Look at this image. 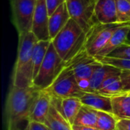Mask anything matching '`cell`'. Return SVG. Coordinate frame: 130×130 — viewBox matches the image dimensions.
Wrapping results in <instances>:
<instances>
[{
  "mask_svg": "<svg viewBox=\"0 0 130 130\" xmlns=\"http://www.w3.org/2000/svg\"><path fill=\"white\" fill-rule=\"evenodd\" d=\"M66 0H46L49 15L50 16L62 4L66 2Z\"/></svg>",
  "mask_w": 130,
  "mask_h": 130,
  "instance_id": "cell-28",
  "label": "cell"
},
{
  "mask_svg": "<svg viewBox=\"0 0 130 130\" xmlns=\"http://www.w3.org/2000/svg\"><path fill=\"white\" fill-rule=\"evenodd\" d=\"M117 130H118V129H117Z\"/></svg>",
  "mask_w": 130,
  "mask_h": 130,
  "instance_id": "cell-33",
  "label": "cell"
},
{
  "mask_svg": "<svg viewBox=\"0 0 130 130\" xmlns=\"http://www.w3.org/2000/svg\"><path fill=\"white\" fill-rule=\"evenodd\" d=\"M66 63L72 67L76 80L81 89L85 92H88L90 78L96 69L102 63L94 56L89 55L85 48Z\"/></svg>",
  "mask_w": 130,
  "mask_h": 130,
  "instance_id": "cell-6",
  "label": "cell"
},
{
  "mask_svg": "<svg viewBox=\"0 0 130 130\" xmlns=\"http://www.w3.org/2000/svg\"><path fill=\"white\" fill-rule=\"evenodd\" d=\"M129 1H130V0H129Z\"/></svg>",
  "mask_w": 130,
  "mask_h": 130,
  "instance_id": "cell-34",
  "label": "cell"
},
{
  "mask_svg": "<svg viewBox=\"0 0 130 130\" xmlns=\"http://www.w3.org/2000/svg\"><path fill=\"white\" fill-rule=\"evenodd\" d=\"M71 19L66 2L62 4L49 18L50 37L52 40Z\"/></svg>",
  "mask_w": 130,
  "mask_h": 130,
  "instance_id": "cell-14",
  "label": "cell"
},
{
  "mask_svg": "<svg viewBox=\"0 0 130 130\" xmlns=\"http://www.w3.org/2000/svg\"><path fill=\"white\" fill-rule=\"evenodd\" d=\"M121 25L122 24H95L86 33L85 48L88 53L95 57L107 44L113 32Z\"/></svg>",
  "mask_w": 130,
  "mask_h": 130,
  "instance_id": "cell-8",
  "label": "cell"
},
{
  "mask_svg": "<svg viewBox=\"0 0 130 130\" xmlns=\"http://www.w3.org/2000/svg\"><path fill=\"white\" fill-rule=\"evenodd\" d=\"M37 0H11L13 23L18 35L31 31Z\"/></svg>",
  "mask_w": 130,
  "mask_h": 130,
  "instance_id": "cell-9",
  "label": "cell"
},
{
  "mask_svg": "<svg viewBox=\"0 0 130 130\" xmlns=\"http://www.w3.org/2000/svg\"><path fill=\"white\" fill-rule=\"evenodd\" d=\"M121 72L122 70L115 66L102 63L96 69L91 78H90L88 92L98 93L101 86L107 78L114 75L121 74Z\"/></svg>",
  "mask_w": 130,
  "mask_h": 130,
  "instance_id": "cell-15",
  "label": "cell"
},
{
  "mask_svg": "<svg viewBox=\"0 0 130 130\" xmlns=\"http://www.w3.org/2000/svg\"><path fill=\"white\" fill-rule=\"evenodd\" d=\"M37 41V38L31 31L19 35L18 56L13 70L11 85L18 88L33 86L34 66L32 55L34 47Z\"/></svg>",
  "mask_w": 130,
  "mask_h": 130,
  "instance_id": "cell-2",
  "label": "cell"
},
{
  "mask_svg": "<svg viewBox=\"0 0 130 130\" xmlns=\"http://www.w3.org/2000/svg\"><path fill=\"white\" fill-rule=\"evenodd\" d=\"M72 130H100L96 127L92 126H77V125H72Z\"/></svg>",
  "mask_w": 130,
  "mask_h": 130,
  "instance_id": "cell-31",
  "label": "cell"
},
{
  "mask_svg": "<svg viewBox=\"0 0 130 130\" xmlns=\"http://www.w3.org/2000/svg\"><path fill=\"white\" fill-rule=\"evenodd\" d=\"M95 58L103 64L111 65L121 70H129L130 71L129 59H117V58H113L110 56H104V57L95 56Z\"/></svg>",
  "mask_w": 130,
  "mask_h": 130,
  "instance_id": "cell-25",
  "label": "cell"
},
{
  "mask_svg": "<svg viewBox=\"0 0 130 130\" xmlns=\"http://www.w3.org/2000/svg\"><path fill=\"white\" fill-rule=\"evenodd\" d=\"M49 18L46 0H37L31 32L34 33L38 40H51L49 31Z\"/></svg>",
  "mask_w": 130,
  "mask_h": 130,
  "instance_id": "cell-10",
  "label": "cell"
},
{
  "mask_svg": "<svg viewBox=\"0 0 130 130\" xmlns=\"http://www.w3.org/2000/svg\"><path fill=\"white\" fill-rule=\"evenodd\" d=\"M52 102L56 105V107L70 123V125H74L75 120L83 105L80 98H67L60 99L52 97Z\"/></svg>",
  "mask_w": 130,
  "mask_h": 130,
  "instance_id": "cell-12",
  "label": "cell"
},
{
  "mask_svg": "<svg viewBox=\"0 0 130 130\" xmlns=\"http://www.w3.org/2000/svg\"><path fill=\"white\" fill-rule=\"evenodd\" d=\"M29 130H50L45 123L30 121L29 124Z\"/></svg>",
  "mask_w": 130,
  "mask_h": 130,
  "instance_id": "cell-29",
  "label": "cell"
},
{
  "mask_svg": "<svg viewBox=\"0 0 130 130\" xmlns=\"http://www.w3.org/2000/svg\"><path fill=\"white\" fill-rule=\"evenodd\" d=\"M66 66V62L59 56L51 42L33 85L40 90L46 89L53 83Z\"/></svg>",
  "mask_w": 130,
  "mask_h": 130,
  "instance_id": "cell-4",
  "label": "cell"
},
{
  "mask_svg": "<svg viewBox=\"0 0 130 130\" xmlns=\"http://www.w3.org/2000/svg\"><path fill=\"white\" fill-rule=\"evenodd\" d=\"M118 130H130V120H119L117 123Z\"/></svg>",
  "mask_w": 130,
  "mask_h": 130,
  "instance_id": "cell-30",
  "label": "cell"
},
{
  "mask_svg": "<svg viewBox=\"0 0 130 130\" xmlns=\"http://www.w3.org/2000/svg\"><path fill=\"white\" fill-rule=\"evenodd\" d=\"M113 114L119 120H130V94L123 93L111 97Z\"/></svg>",
  "mask_w": 130,
  "mask_h": 130,
  "instance_id": "cell-18",
  "label": "cell"
},
{
  "mask_svg": "<svg viewBox=\"0 0 130 130\" xmlns=\"http://www.w3.org/2000/svg\"><path fill=\"white\" fill-rule=\"evenodd\" d=\"M98 122L96 128L100 130H117L119 119L113 113L105 111L98 112Z\"/></svg>",
  "mask_w": 130,
  "mask_h": 130,
  "instance_id": "cell-23",
  "label": "cell"
},
{
  "mask_svg": "<svg viewBox=\"0 0 130 130\" xmlns=\"http://www.w3.org/2000/svg\"><path fill=\"white\" fill-rule=\"evenodd\" d=\"M108 56L130 60V44L126 43L122 44L116 50H114L113 52H111Z\"/></svg>",
  "mask_w": 130,
  "mask_h": 130,
  "instance_id": "cell-26",
  "label": "cell"
},
{
  "mask_svg": "<svg viewBox=\"0 0 130 130\" xmlns=\"http://www.w3.org/2000/svg\"><path fill=\"white\" fill-rule=\"evenodd\" d=\"M80 100L84 105L88 106L99 111H105L113 113L111 97L96 92H85L80 98Z\"/></svg>",
  "mask_w": 130,
  "mask_h": 130,
  "instance_id": "cell-16",
  "label": "cell"
},
{
  "mask_svg": "<svg viewBox=\"0 0 130 130\" xmlns=\"http://www.w3.org/2000/svg\"><path fill=\"white\" fill-rule=\"evenodd\" d=\"M40 89L35 86L18 88L11 85L5 103L7 130H27L33 107Z\"/></svg>",
  "mask_w": 130,
  "mask_h": 130,
  "instance_id": "cell-1",
  "label": "cell"
},
{
  "mask_svg": "<svg viewBox=\"0 0 130 130\" xmlns=\"http://www.w3.org/2000/svg\"><path fill=\"white\" fill-rule=\"evenodd\" d=\"M126 43L130 44V30H129V34H128V35H127V38H126Z\"/></svg>",
  "mask_w": 130,
  "mask_h": 130,
  "instance_id": "cell-32",
  "label": "cell"
},
{
  "mask_svg": "<svg viewBox=\"0 0 130 130\" xmlns=\"http://www.w3.org/2000/svg\"><path fill=\"white\" fill-rule=\"evenodd\" d=\"M66 2L71 18L85 33L98 23L94 15L96 0H66Z\"/></svg>",
  "mask_w": 130,
  "mask_h": 130,
  "instance_id": "cell-7",
  "label": "cell"
},
{
  "mask_svg": "<svg viewBox=\"0 0 130 130\" xmlns=\"http://www.w3.org/2000/svg\"><path fill=\"white\" fill-rule=\"evenodd\" d=\"M120 75H114L107 78L101 86L98 93L109 97L123 94V83Z\"/></svg>",
  "mask_w": 130,
  "mask_h": 130,
  "instance_id": "cell-20",
  "label": "cell"
},
{
  "mask_svg": "<svg viewBox=\"0 0 130 130\" xmlns=\"http://www.w3.org/2000/svg\"><path fill=\"white\" fill-rule=\"evenodd\" d=\"M51 42L62 59L68 62L85 49L86 33L71 18Z\"/></svg>",
  "mask_w": 130,
  "mask_h": 130,
  "instance_id": "cell-3",
  "label": "cell"
},
{
  "mask_svg": "<svg viewBox=\"0 0 130 130\" xmlns=\"http://www.w3.org/2000/svg\"><path fill=\"white\" fill-rule=\"evenodd\" d=\"M129 94H130V93H129Z\"/></svg>",
  "mask_w": 130,
  "mask_h": 130,
  "instance_id": "cell-35",
  "label": "cell"
},
{
  "mask_svg": "<svg viewBox=\"0 0 130 130\" xmlns=\"http://www.w3.org/2000/svg\"><path fill=\"white\" fill-rule=\"evenodd\" d=\"M51 40H38L33 50L32 61L34 66V80L36 78L39 69L46 55Z\"/></svg>",
  "mask_w": 130,
  "mask_h": 130,
  "instance_id": "cell-22",
  "label": "cell"
},
{
  "mask_svg": "<svg viewBox=\"0 0 130 130\" xmlns=\"http://www.w3.org/2000/svg\"><path fill=\"white\" fill-rule=\"evenodd\" d=\"M52 104V96L46 91L41 90L33 107L30 120L44 123Z\"/></svg>",
  "mask_w": 130,
  "mask_h": 130,
  "instance_id": "cell-13",
  "label": "cell"
},
{
  "mask_svg": "<svg viewBox=\"0 0 130 130\" xmlns=\"http://www.w3.org/2000/svg\"><path fill=\"white\" fill-rule=\"evenodd\" d=\"M45 90L52 97L60 99L67 98H80L85 93L79 87L72 67L67 63L53 83Z\"/></svg>",
  "mask_w": 130,
  "mask_h": 130,
  "instance_id": "cell-5",
  "label": "cell"
},
{
  "mask_svg": "<svg viewBox=\"0 0 130 130\" xmlns=\"http://www.w3.org/2000/svg\"><path fill=\"white\" fill-rule=\"evenodd\" d=\"M130 30V23L123 24L120 26L112 34L111 37L104 46V47L97 54L96 56L104 57L108 56L109 54L116 50L117 47L125 43L127 35Z\"/></svg>",
  "mask_w": 130,
  "mask_h": 130,
  "instance_id": "cell-17",
  "label": "cell"
},
{
  "mask_svg": "<svg viewBox=\"0 0 130 130\" xmlns=\"http://www.w3.org/2000/svg\"><path fill=\"white\" fill-rule=\"evenodd\" d=\"M119 24L130 23V1L116 0Z\"/></svg>",
  "mask_w": 130,
  "mask_h": 130,
  "instance_id": "cell-24",
  "label": "cell"
},
{
  "mask_svg": "<svg viewBox=\"0 0 130 130\" xmlns=\"http://www.w3.org/2000/svg\"><path fill=\"white\" fill-rule=\"evenodd\" d=\"M44 123L50 130H72L70 123L53 102Z\"/></svg>",
  "mask_w": 130,
  "mask_h": 130,
  "instance_id": "cell-19",
  "label": "cell"
},
{
  "mask_svg": "<svg viewBox=\"0 0 130 130\" xmlns=\"http://www.w3.org/2000/svg\"><path fill=\"white\" fill-rule=\"evenodd\" d=\"M94 15L100 24H119L116 0H96Z\"/></svg>",
  "mask_w": 130,
  "mask_h": 130,
  "instance_id": "cell-11",
  "label": "cell"
},
{
  "mask_svg": "<svg viewBox=\"0 0 130 130\" xmlns=\"http://www.w3.org/2000/svg\"><path fill=\"white\" fill-rule=\"evenodd\" d=\"M129 93H130V92H129Z\"/></svg>",
  "mask_w": 130,
  "mask_h": 130,
  "instance_id": "cell-36",
  "label": "cell"
},
{
  "mask_svg": "<svg viewBox=\"0 0 130 130\" xmlns=\"http://www.w3.org/2000/svg\"><path fill=\"white\" fill-rule=\"evenodd\" d=\"M121 81L123 83V93L130 92V71L129 70H122Z\"/></svg>",
  "mask_w": 130,
  "mask_h": 130,
  "instance_id": "cell-27",
  "label": "cell"
},
{
  "mask_svg": "<svg viewBox=\"0 0 130 130\" xmlns=\"http://www.w3.org/2000/svg\"><path fill=\"white\" fill-rule=\"evenodd\" d=\"M98 110L83 104L75 120L74 125L96 127L98 117Z\"/></svg>",
  "mask_w": 130,
  "mask_h": 130,
  "instance_id": "cell-21",
  "label": "cell"
}]
</instances>
